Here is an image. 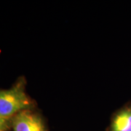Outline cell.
Returning <instances> with one entry per match:
<instances>
[{"label": "cell", "mask_w": 131, "mask_h": 131, "mask_svg": "<svg viewBox=\"0 0 131 131\" xmlns=\"http://www.w3.org/2000/svg\"><path fill=\"white\" fill-rule=\"evenodd\" d=\"M31 105L21 82L9 89L0 90V118L9 119L18 113L28 110Z\"/></svg>", "instance_id": "6da1fadb"}, {"label": "cell", "mask_w": 131, "mask_h": 131, "mask_svg": "<svg viewBox=\"0 0 131 131\" xmlns=\"http://www.w3.org/2000/svg\"><path fill=\"white\" fill-rule=\"evenodd\" d=\"M11 124L14 131H47L42 118L29 110L16 114Z\"/></svg>", "instance_id": "7a4b0ae2"}, {"label": "cell", "mask_w": 131, "mask_h": 131, "mask_svg": "<svg viewBox=\"0 0 131 131\" xmlns=\"http://www.w3.org/2000/svg\"><path fill=\"white\" fill-rule=\"evenodd\" d=\"M110 131H131V104L115 114L112 121Z\"/></svg>", "instance_id": "3957f363"}, {"label": "cell", "mask_w": 131, "mask_h": 131, "mask_svg": "<svg viewBox=\"0 0 131 131\" xmlns=\"http://www.w3.org/2000/svg\"><path fill=\"white\" fill-rule=\"evenodd\" d=\"M10 122L9 119L0 118V131H6L9 128Z\"/></svg>", "instance_id": "277c9868"}]
</instances>
